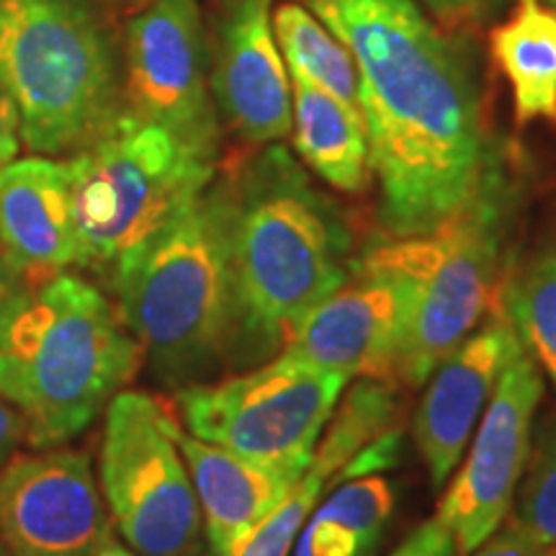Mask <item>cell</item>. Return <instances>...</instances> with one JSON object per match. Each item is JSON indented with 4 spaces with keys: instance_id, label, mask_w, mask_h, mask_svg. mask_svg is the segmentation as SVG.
Instances as JSON below:
<instances>
[{
    "instance_id": "1",
    "label": "cell",
    "mask_w": 556,
    "mask_h": 556,
    "mask_svg": "<svg viewBox=\"0 0 556 556\" xmlns=\"http://www.w3.org/2000/svg\"><path fill=\"white\" fill-rule=\"evenodd\" d=\"M356 62L379 217L392 238L433 232L503 189L469 60L413 0H296Z\"/></svg>"
},
{
    "instance_id": "2",
    "label": "cell",
    "mask_w": 556,
    "mask_h": 556,
    "mask_svg": "<svg viewBox=\"0 0 556 556\" xmlns=\"http://www.w3.org/2000/svg\"><path fill=\"white\" fill-rule=\"evenodd\" d=\"M227 191L238 340L253 353H274L351 276V232L338 206L276 142L248 160Z\"/></svg>"
},
{
    "instance_id": "3",
    "label": "cell",
    "mask_w": 556,
    "mask_h": 556,
    "mask_svg": "<svg viewBox=\"0 0 556 556\" xmlns=\"http://www.w3.org/2000/svg\"><path fill=\"white\" fill-rule=\"evenodd\" d=\"M142 356L116 302L65 270L31 283L0 325V400L24 417L29 446H62L137 377Z\"/></svg>"
},
{
    "instance_id": "4",
    "label": "cell",
    "mask_w": 556,
    "mask_h": 556,
    "mask_svg": "<svg viewBox=\"0 0 556 556\" xmlns=\"http://www.w3.org/2000/svg\"><path fill=\"white\" fill-rule=\"evenodd\" d=\"M109 281L160 379L184 384L217 368L238 340L227 184L201 193Z\"/></svg>"
},
{
    "instance_id": "5",
    "label": "cell",
    "mask_w": 556,
    "mask_h": 556,
    "mask_svg": "<svg viewBox=\"0 0 556 556\" xmlns=\"http://www.w3.org/2000/svg\"><path fill=\"white\" fill-rule=\"evenodd\" d=\"M0 83L34 155H75L124 114L119 52L96 0H0Z\"/></svg>"
},
{
    "instance_id": "6",
    "label": "cell",
    "mask_w": 556,
    "mask_h": 556,
    "mask_svg": "<svg viewBox=\"0 0 556 556\" xmlns=\"http://www.w3.org/2000/svg\"><path fill=\"white\" fill-rule=\"evenodd\" d=\"M80 266L111 274L168 229L214 180L212 160L124 114L67 157Z\"/></svg>"
},
{
    "instance_id": "7",
    "label": "cell",
    "mask_w": 556,
    "mask_h": 556,
    "mask_svg": "<svg viewBox=\"0 0 556 556\" xmlns=\"http://www.w3.org/2000/svg\"><path fill=\"white\" fill-rule=\"evenodd\" d=\"M503 212V189H497L433 232L392 238L364 253V258L409 281V312L394 381L426 384L435 366L475 332L490 309L497 287Z\"/></svg>"
},
{
    "instance_id": "8",
    "label": "cell",
    "mask_w": 556,
    "mask_h": 556,
    "mask_svg": "<svg viewBox=\"0 0 556 556\" xmlns=\"http://www.w3.org/2000/svg\"><path fill=\"white\" fill-rule=\"evenodd\" d=\"M345 384L343 374L276 358L240 377L180 387L176 407L191 435L296 482Z\"/></svg>"
},
{
    "instance_id": "9",
    "label": "cell",
    "mask_w": 556,
    "mask_h": 556,
    "mask_svg": "<svg viewBox=\"0 0 556 556\" xmlns=\"http://www.w3.org/2000/svg\"><path fill=\"white\" fill-rule=\"evenodd\" d=\"M178 428L163 402L137 389H122L106 407L101 495L139 556H189L199 544L201 510Z\"/></svg>"
},
{
    "instance_id": "10",
    "label": "cell",
    "mask_w": 556,
    "mask_h": 556,
    "mask_svg": "<svg viewBox=\"0 0 556 556\" xmlns=\"http://www.w3.org/2000/svg\"><path fill=\"white\" fill-rule=\"evenodd\" d=\"M124 111L217 160L219 116L206 73L199 0H150L127 26Z\"/></svg>"
},
{
    "instance_id": "11",
    "label": "cell",
    "mask_w": 556,
    "mask_h": 556,
    "mask_svg": "<svg viewBox=\"0 0 556 556\" xmlns=\"http://www.w3.org/2000/svg\"><path fill=\"white\" fill-rule=\"evenodd\" d=\"M544 397V377L531 353L520 351L505 366L462 469L438 507L458 554L482 546L507 520L531 456V428Z\"/></svg>"
},
{
    "instance_id": "12",
    "label": "cell",
    "mask_w": 556,
    "mask_h": 556,
    "mask_svg": "<svg viewBox=\"0 0 556 556\" xmlns=\"http://www.w3.org/2000/svg\"><path fill=\"white\" fill-rule=\"evenodd\" d=\"M0 539L11 556L99 552L111 523L86 451L37 448L0 469Z\"/></svg>"
},
{
    "instance_id": "13",
    "label": "cell",
    "mask_w": 556,
    "mask_h": 556,
    "mask_svg": "<svg viewBox=\"0 0 556 556\" xmlns=\"http://www.w3.org/2000/svg\"><path fill=\"white\" fill-rule=\"evenodd\" d=\"M407 312V278L361 255L343 287L299 323L278 358L348 379L394 381Z\"/></svg>"
},
{
    "instance_id": "14",
    "label": "cell",
    "mask_w": 556,
    "mask_h": 556,
    "mask_svg": "<svg viewBox=\"0 0 556 556\" xmlns=\"http://www.w3.org/2000/svg\"><path fill=\"white\" fill-rule=\"evenodd\" d=\"M270 5L274 0H227L208 78L217 116L250 144L278 142L291 131L289 75Z\"/></svg>"
},
{
    "instance_id": "15",
    "label": "cell",
    "mask_w": 556,
    "mask_h": 556,
    "mask_svg": "<svg viewBox=\"0 0 556 556\" xmlns=\"http://www.w3.org/2000/svg\"><path fill=\"white\" fill-rule=\"evenodd\" d=\"M520 351L523 343L516 328L500 312L482 330L462 340L428 377L413 433L433 486L446 482L464 458L479 415L484 413L505 366Z\"/></svg>"
},
{
    "instance_id": "16",
    "label": "cell",
    "mask_w": 556,
    "mask_h": 556,
    "mask_svg": "<svg viewBox=\"0 0 556 556\" xmlns=\"http://www.w3.org/2000/svg\"><path fill=\"white\" fill-rule=\"evenodd\" d=\"M0 258L26 287L80 266L67 160L29 155L0 168Z\"/></svg>"
},
{
    "instance_id": "17",
    "label": "cell",
    "mask_w": 556,
    "mask_h": 556,
    "mask_svg": "<svg viewBox=\"0 0 556 556\" xmlns=\"http://www.w3.org/2000/svg\"><path fill=\"white\" fill-rule=\"evenodd\" d=\"M397 409L392 384L381 379L358 381L325 426L309 467L291 486L289 497L229 556H289L328 479L338 477L361 448L392 428Z\"/></svg>"
},
{
    "instance_id": "18",
    "label": "cell",
    "mask_w": 556,
    "mask_h": 556,
    "mask_svg": "<svg viewBox=\"0 0 556 556\" xmlns=\"http://www.w3.org/2000/svg\"><path fill=\"white\" fill-rule=\"evenodd\" d=\"M178 446L197 492L208 546L229 556L289 497L294 479L240 458L178 428Z\"/></svg>"
},
{
    "instance_id": "19",
    "label": "cell",
    "mask_w": 556,
    "mask_h": 556,
    "mask_svg": "<svg viewBox=\"0 0 556 556\" xmlns=\"http://www.w3.org/2000/svg\"><path fill=\"white\" fill-rule=\"evenodd\" d=\"M294 83V148L325 184L361 193L371 176L368 137L361 111L291 75Z\"/></svg>"
},
{
    "instance_id": "20",
    "label": "cell",
    "mask_w": 556,
    "mask_h": 556,
    "mask_svg": "<svg viewBox=\"0 0 556 556\" xmlns=\"http://www.w3.org/2000/svg\"><path fill=\"white\" fill-rule=\"evenodd\" d=\"M490 50L510 86L516 122L556 124V11L520 0L516 16L492 29Z\"/></svg>"
},
{
    "instance_id": "21",
    "label": "cell",
    "mask_w": 556,
    "mask_h": 556,
    "mask_svg": "<svg viewBox=\"0 0 556 556\" xmlns=\"http://www.w3.org/2000/svg\"><path fill=\"white\" fill-rule=\"evenodd\" d=\"M394 513V490L384 477L345 479L304 520L294 556H371Z\"/></svg>"
},
{
    "instance_id": "22",
    "label": "cell",
    "mask_w": 556,
    "mask_h": 556,
    "mask_svg": "<svg viewBox=\"0 0 556 556\" xmlns=\"http://www.w3.org/2000/svg\"><path fill=\"white\" fill-rule=\"evenodd\" d=\"M274 29L289 73L361 111V80L345 45L302 3H281Z\"/></svg>"
},
{
    "instance_id": "23",
    "label": "cell",
    "mask_w": 556,
    "mask_h": 556,
    "mask_svg": "<svg viewBox=\"0 0 556 556\" xmlns=\"http://www.w3.org/2000/svg\"><path fill=\"white\" fill-rule=\"evenodd\" d=\"M503 315L556 389V250H544L503 291Z\"/></svg>"
},
{
    "instance_id": "24",
    "label": "cell",
    "mask_w": 556,
    "mask_h": 556,
    "mask_svg": "<svg viewBox=\"0 0 556 556\" xmlns=\"http://www.w3.org/2000/svg\"><path fill=\"white\" fill-rule=\"evenodd\" d=\"M523 475L510 520L556 556V428L544 433L528 456V471Z\"/></svg>"
},
{
    "instance_id": "25",
    "label": "cell",
    "mask_w": 556,
    "mask_h": 556,
    "mask_svg": "<svg viewBox=\"0 0 556 556\" xmlns=\"http://www.w3.org/2000/svg\"><path fill=\"white\" fill-rule=\"evenodd\" d=\"M456 541L441 520L433 518L420 528H415L402 544L394 548L392 556H456Z\"/></svg>"
},
{
    "instance_id": "26",
    "label": "cell",
    "mask_w": 556,
    "mask_h": 556,
    "mask_svg": "<svg viewBox=\"0 0 556 556\" xmlns=\"http://www.w3.org/2000/svg\"><path fill=\"white\" fill-rule=\"evenodd\" d=\"M467 556H552L544 546L536 544L523 528H518L513 520H505L503 528H497L482 546Z\"/></svg>"
},
{
    "instance_id": "27",
    "label": "cell",
    "mask_w": 556,
    "mask_h": 556,
    "mask_svg": "<svg viewBox=\"0 0 556 556\" xmlns=\"http://www.w3.org/2000/svg\"><path fill=\"white\" fill-rule=\"evenodd\" d=\"M21 116L9 88L0 83V168L18 157L21 150Z\"/></svg>"
},
{
    "instance_id": "28",
    "label": "cell",
    "mask_w": 556,
    "mask_h": 556,
    "mask_svg": "<svg viewBox=\"0 0 556 556\" xmlns=\"http://www.w3.org/2000/svg\"><path fill=\"white\" fill-rule=\"evenodd\" d=\"M24 441H26L24 417H21L9 402L0 400V469L16 456V451Z\"/></svg>"
},
{
    "instance_id": "29",
    "label": "cell",
    "mask_w": 556,
    "mask_h": 556,
    "mask_svg": "<svg viewBox=\"0 0 556 556\" xmlns=\"http://www.w3.org/2000/svg\"><path fill=\"white\" fill-rule=\"evenodd\" d=\"M26 289L29 287H26L24 278L13 274V270L9 268V263L0 258V325L5 323V317H9L13 304L18 302L21 294H24Z\"/></svg>"
},
{
    "instance_id": "30",
    "label": "cell",
    "mask_w": 556,
    "mask_h": 556,
    "mask_svg": "<svg viewBox=\"0 0 556 556\" xmlns=\"http://www.w3.org/2000/svg\"><path fill=\"white\" fill-rule=\"evenodd\" d=\"M422 3L443 21H467L479 16L477 0H422Z\"/></svg>"
},
{
    "instance_id": "31",
    "label": "cell",
    "mask_w": 556,
    "mask_h": 556,
    "mask_svg": "<svg viewBox=\"0 0 556 556\" xmlns=\"http://www.w3.org/2000/svg\"><path fill=\"white\" fill-rule=\"evenodd\" d=\"M93 556H139V554L131 552L129 546L116 544L114 539H106V541H103V544L99 546V552H96Z\"/></svg>"
},
{
    "instance_id": "32",
    "label": "cell",
    "mask_w": 556,
    "mask_h": 556,
    "mask_svg": "<svg viewBox=\"0 0 556 556\" xmlns=\"http://www.w3.org/2000/svg\"><path fill=\"white\" fill-rule=\"evenodd\" d=\"M0 556H11L9 548H5V544H3V539H0Z\"/></svg>"
},
{
    "instance_id": "33",
    "label": "cell",
    "mask_w": 556,
    "mask_h": 556,
    "mask_svg": "<svg viewBox=\"0 0 556 556\" xmlns=\"http://www.w3.org/2000/svg\"><path fill=\"white\" fill-rule=\"evenodd\" d=\"M477 3H479V11H482V5H492L495 0H477Z\"/></svg>"
},
{
    "instance_id": "34",
    "label": "cell",
    "mask_w": 556,
    "mask_h": 556,
    "mask_svg": "<svg viewBox=\"0 0 556 556\" xmlns=\"http://www.w3.org/2000/svg\"><path fill=\"white\" fill-rule=\"evenodd\" d=\"M208 556H217V554H208Z\"/></svg>"
},
{
    "instance_id": "35",
    "label": "cell",
    "mask_w": 556,
    "mask_h": 556,
    "mask_svg": "<svg viewBox=\"0 0 556 556\" xmlns=\"http://www.w3.org/2000/svg\"><path fill=\"white\" fill-rule=\"evenodd\" d=\"M554 3H556V0H554Z\"/></svg>"
}]
</instances>
